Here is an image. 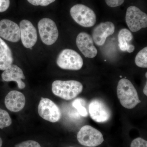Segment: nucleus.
<instances>
[{
    "label": "nucleus",
    "mask_w": 147,
    "mask_h": 147,
    "mask_svg": "<svg viewBox=\"0 0 147 147\" xmlns=\"http://www.w3.org/2000/svg\"><path fill=\"white\" fill-rule=\"evenodd\" d=\"M117 95L121 105L127 109H132L141 102L137 90L131 82L126 79L119 81Z\"/></svg>",
    "instance_id": "f257e3e1"
},
{
    "label": "nucleus",
    "mask_w": 147,
    "mask_h": 147,
    "mask_svg": "<svg viewBox=\"0 0 147 147\" xmlns=\"http://www.w3.org/2000/svg\"><path fill=\"white\" fill-rule=\"evenodd\" d=\"M52 92L55 95L66 100L76 98L83 89L82 83L74 80H56L52 84Z\"/></svg>",
    "instance_id": "f03ea898"
},
{
    "label": "nucleus",
    "mask_w": 147,
    "mask_h": 147,
    "mask_svg": "<svg viewBox=\"0 0 147 147\" xmlns=\"http://www.w3.org/2000/svg\"><path fill=\"white\" fill-rule=\"evenodd\" d=\"M70 13L74 20L82 27H91L96 22V15L94 11L84 5H74L70 9Z\"/></svg>",
    "instance_id": "7ed1b4c3"
},
{
    "label": "nucleus",
    "mask_w": 147,
    "mask_h": 147,
    "mask_svg": "<svg viewBox=\"0 0 147 147\" xmlns=\"http://www.w3.org/2000/svg\"><path fill=\"white\" fill-rule=\"evenodd\" d=\"M57 63L61 68L67 70H78L83 67L84 62L80 55L71 49H64L58 55Z\"/></svg>",
    "instance_id": "20e7f679"
},
{
    "label": "nucleus",
    "mask_w": 147,
    "mask_h": 147,
    "mask_svg": "<svg viewBox=\"0 0 147 147\" xmlns=\"http://www.w3.org/2000/svg\"><path fill=\"white\" fill-rule=\"evenodd\" d=\"M77 139L81 145L89 147L97 146L104 142L102 133L89 125L82 127L77 134Z\"/></svg>",
    "instance_id": "39448f33"
},
{
    "label": "nucleus",
    "mask_w": 147,
    "mask_h": 147,
    "mask_svg": "<svg viewBox=\"0 0 147 147\" xmlns=\"http://www.w3.org/2000/svg\"><path fill=\"white\" fill-rule=\"evenodd\" d=\"M125 21L131 32H138L147 28V14L137 7L131 6L127 9Z\"/></svg>",
    "instance_id": "423d86ee"
},
{
    "label": "nucleus",
    "mask_w": 147,
    "mask_h": 147,
    "mask_svg": "<svg viewBox=\"0 0 147 147\" xmlns=\"http://www.w3.org/2000/svg\"><path fill=\"white\" fill-rule=\"evenodd\" d=\"M38 32L42 42L47 45L54 44L59 37L57 25L54 21L49 18H43L38 24Z\"/></svg>",
    "instance_id": "0eeeda50"
},
{
    "label": "nucleus",
    "mask_w": 147,
    "mask_h": 147,
    "mask_svg": "<svg viewBox=\"0 0 147 147\" xmlns=\"http://www.w3.org/2000/svg\"><path fill=\"white\" fill-rule=\"evenodd\" d=\"M38 111L41 118L50 122H57L61 115L59 107L48 98H42L38 104Z\"/></svg>",
    "instance_id": "6e6552de"
},
{
    "label": "nucleus",
    "mask_w": 147,
    "mask_h": 147,
    "mask_svg": "<svg viewBox=\"0 0 147 147\" xmlns=\"http://www.w3.org/2000/svg\"><path fill=\"white\" fill-rule=\"evenodd\" d=\"M89 111L91 118L96 122H105L111 117L110 109L104 102L98 99H94L90 102Z\"/></svg>",
    "instance_id": "1a4fd4ad"
},
{
    "label": "nucleus",
    "mask_w": 147,
    "mask_h": 147,
    "mask_svg": "<svg viewBox=\"0 0 147 147\" xmlns=\"http://www.w3.org/2000/svg\"><path fill=\"white\" fill-rule=\"evenodd\" d=\"M21 41L27 48L33 47L37 40L36 29L30 21L23 20L19 24Z\"/></svg>",
    "instance_id": "9d476101"
},
{
    "label": "nucleus",
    "mask_w": 147,
    "mask_h": 147,
    "mask_svg": "<svg viewBox=\"0 0 147 147\" xmlns=\"http://www.w3.org/2000/svg\"><path fill=\"white\" fill-rule=\"evenodd\" d=\"M76 44L85 57L92 59L97 55L98 51L94 44L93 40L88 34L80 33L76 37Z\"/></svg>",
    "instance_id": "9b49d317"
},
{
    "label": "nucleus",
    "mask_w": 147,
    "mask_h": 147,
    "mask_svg": "<svg viewBox=\"0 0 147 147\" xmlns=\"http://www.w3.org/2000/svg\"><path fill=\"white\" fill-rule=\"evenodd\" d=\"M0 36L10 42H18L21 38L19 26L15 22L9 19L1 20Z\"/></svg>",
    "instance_id": "f8f14e48"
},
{
    "label": "nucleus",
    "mask_w": 147,
    "mask_h": 147,
    "mask_svg": "<svg viewBox=\"0 0 147 147\" xmlns=\"http://www.w3.org/2000/svg\"><path fill=\"white\" fill-rule=\"evenodd\" d=\"M115 26L112 22L101 23L95 27L92 33L94 42L98 46L104 45L108 37L114 34Z\"/></svg>",
    "instance_id": "ddd939ff"
},
{
    "label": "nucleus",
    "mask_w": 147,
    "mask_h": 147,
    "mask_svg": "<svg viewBox=\"0 0 147 147\" xmlns=\"http://www.w3.org/2000/svg\"><path fill=\"white\" fill-rule=\"evenodd\" d=\"M25 95L18 91L9 92L5 98V104L9 111L16 113L21 111L26 104Z\"/></svg>",
    "instance_id": "4468645a"
},
{
    "label": "nucleus",
    "mask_w": 147,
    "mask_h": 147,
    "mask_svg": "<svg viewBox=\"0 0 147 147\" xmlns=\"http://www.w3.org/2000/svg\"><path fill=\"white\" fill-rule=\"evenodd\" d=\"M1 77L5 82H16L20 89H23L26 86L25 83L22 81V79H26L23 70L16 65L11 64L4 70Z\"/></svg>",
    "instance_id": "2eb2a0df"
},
{
    "label": "nucleus",
    "mask_w": 147,
    "mask_h": 147,
    "mask_svg": "<svg viewBox=\"0 0 147 147\" xmlns=\"http://www.w3.org/2000/svg\"><path fill=\"white\" fill-rule=\"evenodd\" d=\"M133 35L128 29H121L118 34L119 46L122 51L131 53L134 51L135 46L131 44Z\"/></svg>",
    "instance_id": "dca6fc26"
},
{
    "label": "nucleus",
    "mask_w": 147,
    "mask_h": 147,
    "mask_svg": "<svg viewBox=\"0 0 147 147\" xmlns=\"http://www.w3.org/2000/svg\"><path fill=\"white\" fill-rule=\"evenodd\" d=\"M13 55L10 48L0 38V70H5L13 62Z\"/></svg>",
    "instance_id": "f3484780"
},
{
    "label": "nucleus",
    "mask_w": 147,
    "mask_h": 147,
    "mask_svg": "<svg viewBox=\"0 0 147 147\" xmlns=\"http://www.w3.org/2000/svg\"><path fill=\"white\" fill-rule=\"evenodd\" d=\"M135 63L137 66L142 68L147 67V47L142 49L137 54Z\"/></svg>",
    "instance_id": "a211bd4d"
},
{
    "label": "nucleus",
    "mask_w": 147,
    "mask_h": 147,
    "mask_svg": "<svg viewBox=\"0 0 147 147\" xmlns=\"http://www.w3.org/2000/svg\"><path fill=\"white\" fill-rule=\"evenodd\" d=\"M11 123L12 120L9 113L0 108V129H2L9 126Z\"/></svg>",
    "instance_id": "6ab92c4d"
},
{
    "label": "nucleus",
    "mask_w": 147,
    "mask_h": 147,
    "mask_svg": "<svg viewBox=\"0 0 147 147\" xmlns=\"http://www.w3.org/2000/svg\"><path fill=\"white\" fill-rule=\"evenodd\" d=\"M72 106L78 110L81 115L84 117L88 116V113L86 109L82 105L81 99L79 98L75 99L72 103Z\"/></svg>",
    "instance_id": "aec40b11"
},
{
    "label": "nucleus",
    "mask_w": 147,
    "mask_h": 147,
    "mask_svg": "<svg viewBox=\"0 0 147 147\" xmlns=\"http://www.w3.org/2000/svg\"><path fill=\"white\" fill-rule=\"evenodd\" d=\"M32 5L47 6L55 1L56 0H27Z\"/></svg>",
    "instance_id": "412c9836"
},
{
    "label": "nucleus",
    "mask_w": 147,
    "mask_h": 147,
    "mask_svg": "<svg viewBox=\"0 0 147 147\" xmlns=\"http://www.w3.org/2000/svg\"><path fill=\"white\" fill-rule=\"evenodd\" d=\"M14 147H41L38 142L33 140L25 141L15 145Z\"/></svg>",
    "instance_id": "4be33fe9"
},
{
    "label": "nucleus",
    "mask_w": 147,
    "mask_h": 147,
    "mask_svg": "<svg viewBox=\"0 0 147 147\" xmlns=\"http://www.w3.org/2000/svg\"><path fill=\"white\" fill-rule=\"evenodd\" d=\"M130 147H147V142L140 137L134 139L131 142Z\"/></svg>",
    "instance_id": "5701e85b"
},
{
    "label": "nucleus",
    "mask_w": 147,
    "mask_h": 147,
    "mask_svg": "<svg viewBox=\"0 0 147 147\" xmlns=\"http://www.w3.org/2000/svg\"><path fill=\"white\" fill-rule=\"evenodd\" d=\"M125 0H105L106 4L111 7H117L121 5Z\"/></svg>",
    "instance_id": "b1692460"
},
{
    "label": "nucleus",
    "mask_w": 147,
    "mask_h": 147,
    "mask_svg": "<svg viewBox=\"0 0 147 147\" xmlns=\"http://www.w3.org/2000/svg\"><path fill=\"white\" fill-rule=\"evenodd\" d=\"M10 5V0H0V12L7 10Z\"/></svg>",
    "instance_id": "393cba45"
},
{
    "label": "nucleus",
    "mask_w": 147,
    "mask_h": 147,
    "mask_svg": "<svg viewBox=\"0 0 147 147\" xmlns=\"http://www.w3.org/2000/svg\"><path fill=\"white\" fill-rule=\"evenodd\" d=\"M143 92L144 93L146 96H147V82H146V85H145L144 88V90H143Z\"/></svg>",
    "instance_id": "a878e982"
},
{
    "label": "nucleus",
    "mask_w": 147,
    "mask_h": 147,
    "mask_svg": "<svg viewBox=\"0 0 147 147\" xmlns=\"http://www.w3.org/2000/svg\"><path fill=\"white\" fill-rule=\"evenodd\" d=\"M3 144V141L1 138L0 137V147H2Z\"/></svg>",
    "instance_id": "bb28decb"
},
{
    "label": "nucleus",
    "mask_w": 147,
    "mask_h": 147,
    "mask_svg": "<svg viewBox=\"0 0 147 147\" xmlns=\"http://www.w3.org/2000/svg\"><path fill=\"white\" fill-rule=\"evenodd\" d=\"M146 78H147V72H146Z\"/></svg>",
    "instance_id": "cd10ccee"
},
{
    "label": "nucleus",
    "mask_w": 147,
    "mask_h": 147,
    "mask_svg": "<svg viewBox=\"0 0 147 147\" xmlns=\"http://www.w3.org/2000/svg\"></svg>",
    "instance_id": "c85d7f7f"
}]
</instances>
